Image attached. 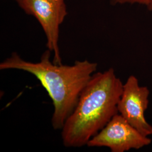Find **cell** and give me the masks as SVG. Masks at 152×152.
<instances>
[{
  "label": "cell",
  "mask_w": 152,
  "mask_h": 152,
  "mask_svg": "<svg viewBox=\"0 0 152 152\" xmlns=\"http://www.w3.org/2000/svg\"><path fill=\"white\" fill-rule=\"evenodd\" d=\"M51 51L46 50L40 61L24 60L16 52L0 63V69H18L35 76L45 88L54 105L51 124L61 130L72 114L82 91L97 70L98 64L76 60L72 65L56 64L50 60Z\"/></svg>",
  "instance_id": "6da1fadb"
},
{
  "label": "cell",
  "mask_w": 152,
  "mask_h": 152,
  "mask_svg": "<svg viewBox=\"0 0 152 152\" xmlns=\"http://www.w3.org/2000/svg\"><path fill=\"white\" fill-rule=\"evenodd\" d=\"M123 83L113 68L94 73L61 129L64 145L81 147L118 113Z\"/></svg>",
  "instance_id": "7a4b0ae2"
},
{
  "label": "cell",
  "mask_w": 152,
  "mask_h": 152,
  "mask_svg": "<svg viewBox=\"0 0 152 152\" xmlns=\"http://www.w3.org/2000/svg\"><path fill=\"white\" fill-rule=\"evenodd\" d=\"M28 15L34 17L46 37V46L54 54L53 63L62 64L59 48V28L67 15L65 0H16Z\"/></svg>",
  "instance_id": "3957f363"
},
{
  "label": "cell",
  "mask_w": 152,
  "mask_h": 152,
  "mask_svg": "<svg viewBox=\"0 0 152 152\" xmlns=\"http://www.w3.org/2000/svg\"><path fill=\"white\" fill-rule=\"evenodd\" d=\"M152 140L144 136L117 113L102 130L87 142L89 147H108L112 152L139 149L149 145Z\"/></svg>",
  "instance_id": "277c9868"
},
{
  "label": "cell",
  "mask_w": 152,
  "mask_h": 152,
  "mask_svg": "<svg viewBox=\"0 0 152 152\" xmlns=\"http://www.w3.org/2000/svg\"><path fill=\"white\" fill-rule=\"evenodd\" d=\"M149 90L139 86L135 76H131L123 86L118 103V111L125 120L144 136L152 135V126L148 123L144 113L148 107Z\"/></svg>",
  "instance_id": "5b68a950"
},
{
  "label": "cell",
  "mask_w": 152,
  "mask_h": 152,
  "mask_svg": "<svg viewBox=\"0 0 152 152\" xmlns=\"http://www.w3.org/2000/svg\"><path fill=\"white\" fill-rule=\"evenodd\" d=\"M113 5H139L152 11V0H112Z\"/></svg>",
  "instance_id": "8992f818"
}]
</instances>
